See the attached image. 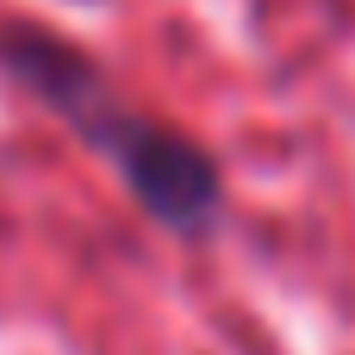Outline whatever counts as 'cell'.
<instances>
[{
    "instance_id": "cell-1",
    "label": "cell",
    "mask_w": 355,
    "mask_h": 355,
    "mask_svg": "<svg viewBox=\"0 0 355 355\" xmlns=\"http://www.w3.org/2000/svg\"><path fill=\"white\" fill-rule=\"evenodd\" d=\"M0 75L56 125H69L75 144H87L119 175V187L156 231L181 243H206L225 225V200H231L225 162L193 131L125 100L87 44H75L44 19H0Z\"/></svg>"
}]
</instances>
